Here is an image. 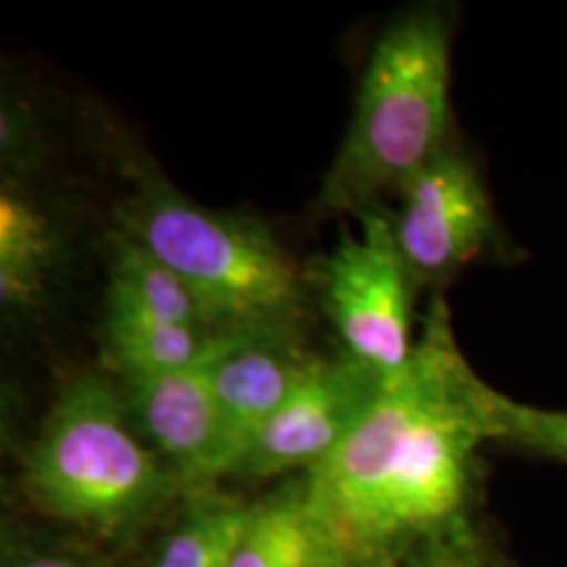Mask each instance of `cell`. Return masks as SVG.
Masks as SVG:
<instances>
[{
	"instance_id": "5b68a950",
	"label": "cell",
	"mask_w": 567,
	"mask_h": 567,
	"mask_svg": "<svg viewBox=\"0 0 567 567\" xmlns=\"http://www.w3.org/2000/svg\"><path fill=\"white\" fill-rule=\"evenodd\" d=\"M360 229H342L331 252L316 260L310 284L342 354L392 379L415 352V281L396 247L389 205L358 216Z\"/></svg>"
},
{
	"instance_id": "3957f363",
	"label": "cell",
	"mask_w": 567,
	"mask_h": 567,
	"mask_svg": "<svg viewBox=\"0 0 567 567\" xmlns=\"http://www.w3.org/2000/svg\"><path fill=\"white\" fill-rule=\"evenodd\" d=\"M450 92V19L436 6L402 11L373 42L318 205L358 218L394 200L455 140Z\"/></svg>"
},
{
	"instance_id": "30bf717a",
	"label": "cell",
	"mask_w": 567,
	"mask_h": 567,
	"mask_svg": "<svg viewBox=\"0 0 567 567\" xmlns=\"http://www.w3.org/2000/svg\"><path fill=\"white\" fill-rule=\"evenodd\" d=\"M66 258L59 218L24 179L0 184V305L11 316H32L48 300Z\"/></svg>"
},
{
	"instance_id": "5bb4252c",
	"label": "cell",
	"mask_w": 567,
	"mask_h": 567,
	"mask_svg": "<svg viewBox=\"0 0 567 567\" xmlns=\"http://www.w3.org/2000/svg\"><path fill=\"white\" fill-rule=\"evenodd\" d=\"M218 331L176 326L147 318L105 316L103 363L122 384L153 379L197 363L216 342Z\"/></svg>"
},
{
	"instance_id": "8992f818",
	"label": "cell",
	"mask_w": 567,
	"mask_h": 567,
	"mask_svg": "<svg viewBox=\"0 0 567 567\" xmlns=\"http://www.w3.org/2000/svg\"><path fill=\"white\" fill-rule=\"evenodd\" d=\"M389 221L417 289L444 287L463 268L507 250L492 193L457 140L402 187Z\"/></svg>"
},
{
	"instance_id": "9c48e42d",
	"label": "cell",
	"mask_w": 567,
	"mask_h": 567,
	"mask_svg": "<svg viewBox=\"0 0 567 567\" xmlns=\"http://www.w3.org/2000/svg\"><path fill=\"white\" fill-rule=\"evenodd\" d=\"M318 360L305 350L297 331H237L226 337L213 358L210 381L229 450V476L258 431L279 413Z\"/></svg>"
},
{
	"instance_id": "4fadbf2b",
	"label": "cell",
	"mask_w": 567,
	"mask_h": 567,
	"mask_svg": "<svg viewBox=\"0 0 567 567\" xmlns=\"http://www.w3.org/2000/svg\"><path fill=\"white\" fill-rule=\"evenodd\" d=\"M105 316L208 329L203 308L179 276L118 229L111 237Z\"/></svg>"
},
{
	"instance_id": "52a82bcc",
	"label": "cell",
	"mask_w": 567,
	"mask_h": 567,
	"mask_svg": "<svg viewBox=\"0 0 567 567\" xmlns=\"http://www.w3.org/2000/svg\"><path fill=\"white\" fill-rule=\"evenodd\" d=\"M384 381V375L347 354L321 358L279 413L258 431L229 478L260 484L308 473L363 421Z\"/></svg>"
},
{
	"instance_id": "e0dca14e",
	"label": "cell",
	"mask_w": 567,
	"mask_h": 567,
	"mask_svg": "<svg viewBox=\"0 0 567 567\" xmlns=\"http://www.w3.org/2000/svg\"><path fill=\"white\" fill-rule=\"evenodd\" d=\"M0 567H113L111 557L87 538L74 542H32L17 530H6Z\"/></svg>"
},
{
	"instance_id": "277c9868",
	"label": "cell",
	"mask_w": 567,
	"mask_h": 567,
	"mask_svg": "<svg viewBox=\"0 0 567 567\" xmlns=\"http://www.w3.org/2000/svg\"><path fill=\"white\" fill-rule=\"evenodd\" d=\"M116 229L179 276L210 331H297L305 279L266 224L205 208L153 168H132Z\"/></svg>"
},
{
	"instance_id": "ba28073f",
	"label": "cell",
	"mask_w": 567,
	"mask_h": 567,
	"mask_svg": "<svg viewBox=\"0 0 567 567\" xmlns=\"http://www.w3.org/2000/svg\"><path fill=\"white\" fill-rule=\"evenodd\" d=\"M226 337L218 334L193 365L118 386L137 434L172 467L187 494L221 486L229 476V450L210 381L213 358Z\"/></svg>"
},
{
	"instance_id": "7c38bea8",
	"label": "cell",
	"mask_w": 567,
	"mask_h": 567,
	"mask_svg": "<svg viewBox=\"0 0 567 567\" xmlns=\"http://www.w3.org/2000/svg\"><path fill=\"white\" fill-rule=\"evenodd\" d=\"M231 567H342L310 513L302 473L255 499Z\"/></svg>"
},
{
	"instance_id": "2e32d148",
	"label": "cell",
	"mask_w": 567,
	"mask_h": 567,
	"mask_svg": "<svg viewBox=\"0 0 567 567\" xmlns=\"http://www.w3.org/2000/svg\"><path fill=\"white\" fill-rule=\"evenodd\" d=\"M386 567H509V563L478 523H467L425 538Z\"/></svg>"
},
{
	"instance_id": "ac0fdd59",
	"label": "cell",
	"mask_w": 567,
	"mask_h": 567,
	"mask_svg": "<svg viewBox=\"0 0 567 567\" xmlns=\"http://www.w3.org/2000/svg\"><path fill=\"white\" fill-rule=\"evenodd\" d=\"M40 134L34 130L32 111L17 101H3L0 111V155H3V176L21 179V174L30 172L38 161Z\"/></svg>"
},
{
	"instance_id": "7a4b0ae2",
	"label": "cell",
	"mask_w": 567,
	"mask_h": 567,
	"mask_svg": "<svg viewBox=\"0 0 567 567\" xmlns=\"http://www.w3.org/2000/svg\"><path fill=\"white\" fill-rule=\"evenodd\" d=\"M21 492L32 509L87 542L124 544L187 488L137 434L122 389L103 373H76L27 450Z\"/></svg>"
},
{
	"instance_id": "9a60e30c",
	"label": "cell",
	"mask_w": 567,
	"mask_h": 567,
	"mask_svg": "<svg viewBox=\"0 0 567 567\" xmlns=\"http://www.w3.org/2000/svg\"><path fill=\"white\" fill-rule=\"evenodd\" d=\"M496 442L567 465V410H547L496 396Z\"/></svg>"
},
{
	"instance_id": "6da1fadb",
	"label": "cell",
	"mask_w": 567,
	"mask_h": 567,
	"mask_svg": "<svg viewBox=\"0 0 567 567\" xmlns=\"http://www.w3.org/2000/svg\"><path fill=\"white\" fill-rule=\"evenodd\" d=\"M496 396L436 295L410 363L384 381L352 434L302 473L339 565L386 567L425 538L476 523L478 452L496 442Z\"/></svg>"
},
{
	"instance_id": "8fae6325",
	"label": "cell",
	"mask_w": 567,
	"mask_h": 567,
	"mask_svg": "<svg viewBox=\"0 0 567 567\" xmlns=\"http://www.w3.org/2000/svg\"><path fill=\"white\" fill-rule=\"evenodd\" d=\"M255 499L226 494L221 486L197 488L182 496L147 567H231L252 520Z\"/></svg>"
}]
</instances>
